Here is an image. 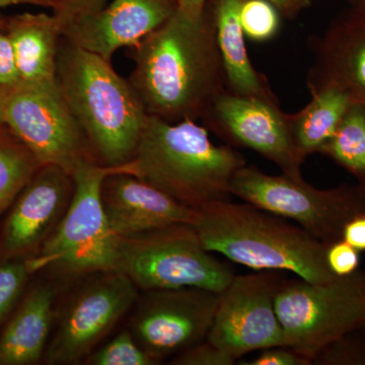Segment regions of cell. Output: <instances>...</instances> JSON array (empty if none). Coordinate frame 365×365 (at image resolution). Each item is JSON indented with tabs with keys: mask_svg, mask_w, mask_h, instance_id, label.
<instances>
[{
	"mask_svg": "<svg viewBox=\"0 0 365 365\" xmlns=\"http://www.w3.org/2000/svg\"><path fill=\"white\" fill-rule=\"evenodd\" d=\"M267 1L278 7L283 13L294 14L307 4V0H267Z\"/></svg>",
	"mask_w": 365,
	"mask_h": 365,
	"instance_id": "obj_34",
	"label": "cell"
},
{
	"mask_svg": "<svg viewBox=\"0 0 365 365\" xmlns=\"http://www.w3.org/2000/svg\"><path fill=\"white\" fill-rule=\"evenodd\" d=\"M59 21L62 31L67 26L93 16L107 6L109 0H37ZM63 34V33H62Z\"/></svg>",
	"mask_w": 365,
	"mask_h": 365,
	"instance_id": "obj_27",
	"label": "cell"
},
{
	"mask_svg": "<svg viewBox=\"0 0 365 365\" xmlns=\"http://www.w3.org/2000/svg\"><path fill=\"white\" fill-rule=\"evenodd\" d=\"M138 288L120 271L91 274L67 299L54 322L44 360L49 365L78 364L131 311Z\"/></svg>",
	"mask_w": 365,
	"mask_h": 365,
	"instance_id": "obj_9",
	"label": "cell"
},
{
	"mask_svg": "<svg viewBox=\"0 0 365 365\" xmlns=\"http://www.w3.org/2000/svg\"><path fill=\"white\" fill-rule=\"evenodd\" d=\"M275 307L287 347L313 362L329 345L365 327V273L318 284L283 280Z\"/></svg>",
	"mask_w": 365,
	"mask_h": 365,
	"instance_id": "obj_7",
	"label": "cell"
},
{
	"mask_svg": "<svg viewBox=\"0 0 365 365\" xmlns=\"http://www.w3.org/2000/svg\"><path fill=\"white\" fill-rule=\"evenodd\" d=\"M134 50L128 81L146 113L170 123L205 117L225 78L212 18L179 11Z\"/></svg>",
	"mask_w": 365,
	"mask_h": 365,
	"instance_id": "obj_1",
	"label": "cell"
},
{
	"mask_svg": "<svg viewBox=\"0 0 365 365\" xmlns=\"http://www.w3.org/2000/svg\"><path fill=\"white\" fill-rule=\"evenodd\" d=\"M283 279L278 271L237 276L220 294L209 342L235 359L271 347H287L275 300Z\"/></svg>",
	"mask_w": 365,
	"mask_h": 365,
	"instance_id": "obj_12",
	"label": "cell"
},
{
	"mask_svg": "<svg viewBox=\"0 0 365 365\" xmlns=\"http://www.w3.org/2000/svg\"><path fill=\"white\" fill-rule=\"evenodd\" d=\"M19 6H33L40 7L37 0H0V14H1L2 9H6L7 7Z\"/></svg>",
	"mask_w": 365,
	"mask_h": 365,
	"instance_id": "obj_35",
	"label": "cell"
},
{
	"mask_svg": "<svg viewBox=\"0 0 365 365\" xmlns=\"http://www.w3.org/2000/svg\"><path fill=\"white\" fill-rule=\"evenodd\" d=\"M220 300V292L198 287L143 292L128 330L158 364L207 339Z\"/></svg>",
	"mask_w": 365,
	"mask_h": 365,
	"instance_id": "obj_11",
	"label": "cell"
},
{
	"mask_svg": "<svg viewBox=\"0 0 365 365\" xmlns=\"http://www.w3.org/2000/svg\"><path fill=\"white\" fill-rule=\"evenodd\" d=\"M246 165L239 153L215 145L195 120L170 123L148 115L135 155L117 168L190 209L230 200V184Z\"/></svg>",
	"mask_w": 365,
	"mask_h": 365,
	"instance_id": "obj_2",
	"label": "cell"
},
{
	"mask_svg": "<svg viewBox=\"0 0 365 365\" xmlns=\"http://www.w3.org/2000/svg\"><path fill=\"white\" fill-rule=\"evenodd\" d=\"M90 365H155V361L136 340L130 331H122L102 347L96 348L86 357Z\"/></svg>",
	"mask_w": 365,
	"mask_h": 365,
	"instance_id": "obj_24",
	"label": "cell"
},
{
	"mask_svg": "<svg viewBox=\"0 0 365 365\" xmlns=\"http://www.w3.org/2000/svg\"><path fill=\"white\" fill-rule=\"evenodd\" d=\"M118 271L141 292L198 287L222 294L235 276L189 223L118 237Z\"/></svg>",
	"mask_w": 365,
	"mask_h": 365,
	"instance_id": "obj_6",
	"label": "cell"
},
{
	"mask_svg": "<svg viewBox=\"0 0 365 365\" xmlns=\"http://www.w3.org/2000/svg\"><path fill=\"white\" fill-rule=\"evenodd\" d=\"M41 163L6 125L0 126V215L36 174Z\"/></svg>",
	"mask_w": 365,
	"mask_h": 365,
	"instance_id": "obj_22",
	"label": "cell"
},
{
	"mask_svg": "<svg viewBox=\"0 0 365 365\" xmlns=\"http://www.w3.org/2000/svg\"><path fill=\"white\" fill-rule=\"evenodd\" d=\"M312 360L289 347H271L262 350L256 359L245 365H309Z\"/></svg>",
	"mask_w": 365,
	"mask_h": 365,
	"instance_id": "obj_30",
	"label": "cell"
},
{
	"mask_svg": "<svg viewBox=\"0 0 365 365\" xmlns=\"http://www.w3.org/2000/svg\"><path fill=\"white\" fill-rule=\"evenodd\" d=\"M242 1L215 0L212 20L225 79L232 90L230 93L235 95L271 98L247 54L240 16Z\"/></svg>",
	"mask_w": 365,
	"mask_h": 365,
	"instance_id": "obj_20",
	"label": "cell"
},
{
	"mask_svg": "<svg viewBox=\"0 0 365 365\" xmlns=\"http://www.w3.org/2000/svg\"><path fill=\"white\" fill-rule=\"evenodd\" d=\"M56 290L49 281L26 287L0 330V365H33L44 360L54 327Z\"/></svg>",
	"mask_w": 365,
	"mask_h": 365,
	"instance_id": "obj_18",
	"label": "cell"
},
{
	"mask_svg": "<svg viewBox=\"0 0 365 365\" xmlns=\"http://www.w3.org/2000/svg\"><path fill=\"white\" fill-rule=\"evenodd\" d=\"M322 153L351 172L365 186V106L352 103Z\"/></svg>",
	"mask_w": 365,
	"mask_h": 365,
	"instance_id": "obj_23",
	"label": "cell"
},
{
	"mask_svg": "<svg viewBox=\"0 0 365 365\" xmlns=\"http://www.w3.org/2000/svg\"><path fill=\"white\" fill-rule=\"evenodd\" d=\"M230 194L297 223L327 245L342 237L353 216L365 212L359 197L349 190H319L304 179L271 176L247 165L235 175Z\"/></svg>",
	"mask_w": 365,
	"mask_h": 365,
	"instance_id": "obj_8",
	"label": "cell"
},
{
	"mask_svg": "<svg viewBox=\"0 0 365 365\" xmlns=\"http://www.w3.org/2000/svg\"><path fill=\"white\" fill-rule=\"evenodd\" d=\"M57 83L98 163L118 168L135 155L148 114L112 63L62 36Z\"/></svg>",
	"mask_w": 365,
	"mask_h": 365,
	"instance_id": "obj_3",
	"label": "cell"
},
{
	"mask_svg": "<svg viewBox=\"0 0 365 365\" xmlns=\"http://www.w3.org/2000/svg\"><path fill=\"white\" fill-rule=\"evenodd\" d=\"M31 277L26 259L0 260V330L20 304Z\"/></svg>",
	"mask_w": 365,
	"mask_h": 365,
	"instance_id": "obj_25",
	"label": "cell"
},
{
	"mask_svg": "<svg viewBox=\"0 0 365 365\" xmlns=\"http://www.w3.org/2000/svg\"><path fill=\"white\" fill-rule=\"evenodd\" d=\"M117 168L85 163L73 173L74 193L66 215L39 251L26 259L33 275L40 272L83 276L118 271V237L106 217L101 189Z\"/></svg>",
	"mask_w": 365,
	"mask_h": 365,
	"instance_id": "obj_5",
	"label": "cell"
},
{
	"mask_svg": "<svg viewBox=\"0 0 365 365\" xmlns=\"http://www.w3.org/2000/svg\"><path fill=\"white\" fill-rule=\"evenodd\" d=\"M20 86L13 47L4 31L0 30V86L13 91Z\"/></svg>",
	"mask_w": 365,
	"mask_h": 365,
	"instance_id": "obj_31",
	"label": "cell"
},
{
	"mask_svg": "<svg viewBox=\"0 0 365 365\" xmlns=\"http://www.w3.org/2000/svg\"><path fill=\"white\" fill-rule=\"evenodd\" d=\"M74 193L71 174L41 165L0 225V260L34 256L66 215Z\"/></svg>",
	"mask_w": 365,
	"mask_h": 365,
	"instance_id": "obj_14",
	"label": "cell"
},
{
	"mask_svg": "<svg viewBox=\"0 0 365 365\" xmlns=\"http://www.w3.org/2000/svg\"><path fill=\"white\" fill-rule=\"evenodd\" d=\"M326 261L331 272L338 277L350 275L355 272L359 264L357 250L350 246L344 240L328 245Z\"/></svg>",
	"mask_w": 365,
	"mask_h": 365,
	"instance_id": "obj_29",
	"label": "cell"
},
{
	"mask_svg": "<svg viewBox=\"0 0 365 365\" xmlns=\"http://www.w3.org/2000/svg\"><path fill=\"white\" fill-rule=\"evenodd\" d=\"M205 117L220 135L237 145L253 150L280 168L283 175L302 179L300 155L288 116L272 98L248 97L223 91Z\"/></svg>",
	"mask_w": 365,
	"mask_h": 365,
	"instance_id": "obj_13",
	"label": "cell"
},
{
	"mask_svg": "<svg viewBox=\"0 0 365 365\" xmlns=\"http://www.w3.org/2000/svg\"><path fill=\"white\" fill-rule=\"evenodd\" d=\"M311 91V103L299 114L288 116L295 146L304 158L322 153L353 103L347 93L335 86Z\"/></svg>",
	"mask_w": 365,
	"mask_h": 365,
	"instance_id": "obj_21",
	"label": "cell"
},
{
	"mask_svg": "<svg viewBox=\"0 0 365 365\" xmlns=\"http://www.w3.org/2000/svg\"><path fill=\"white\" fill-rule=\"evenodd\" d=\"M4 124L41 165H57L72 176L81 163H98L58 83L9 91Z\"/></svg>",
	"mask_w": 365,
	"mask_h": 365,
	"instance_id": "obj_10",
	"label": "cell"
},
{
	"mask_svg": "<svg viewBox=\"0 0 365 365\" xmlns=\"http://www.w3.org/2000/svg\"><path fill=\"white\" fill-rule=\"evenodd\" d=\"M177 9L176 0H109L102 11L64 29L62 36L111 62L118 50L136 47Z\"/></svg>",
	"mask_w": 365,
	"mask_h": 365,
	"instance_id": "obj_15",
	"label": "cell"
},
{
	"mask_svg": "<svg viewBox=\"0 0 365 365\" xmlns=\"http://www.w3.org/2000/svg\"><path fill=\"white\" fill-rule=\"evenodd\" d=\"M237 359L222 349L216 347L207 339L199 344L192 346L176 356L170 359V364L174 365H232Z\"/></svg>",
	"mask_w": 365,
	"mask_h": 365,
	"instance_id": "obj_28",
	"label": "cell"
},
{
	"mask_svg": "<svg viewBox=\"0 0 365 365\" xmlns=\"http://www.w3.org/2000/svg\"><path fill=\"white\" fill-rule=\"evenodd\" d=\"M240 16L245 35L255 41L270 39L279 26L278 14L267 0H244Z\"/></svg>",
	"mask_w": 365,
	"mask_h": 365,
	"instance_id": "obj_26",
	"label": "cell"
},
{
	"mask_svg": "<svg viewBox=\"0 0 365 365\" xmlns=\"http://www.w3.org/2000/svg\"><path fill=\"white\" fill-rule=\"evenodd\" d=\"M342 239L357 251H364L365 212L353 216L351 220L346 222L343 228Z\"/></svg>",
	"mask_w": 365,
	"mask_h": 365,
	"instance_id": "obj_32",
	"label": "cell"
},
{
	"mask_svg": "<svg viewBox=\"0 0 365 365\" xmlns=\"http://www.w3.org/2000/svg\"><path fill=\"white\" fill-rule=\"evenodd\" d=\"M178 11L191 21H200L205 13L207 0H176Z\"/></svg>",
	"mask_w": 365,
	"mask_h": 365,
	"instance_id": "obj_33",
	"label": "cell"
},
{
	"mask_svg": "<svg viewBox=\"0 0 365 365\" xmlns=\"http://www.w3.org/2000/svg\"><path fill=\"white\" fill-rule=\"evenodd\" d=\"M9 90L6 88H2L0 86V126L4 124V107H6V103L7 100V97H9Z\"/></svg>",
	"mask_w": 365,
	"mask_h": 365,
	"instance_id": "obj_36",
	"label": "cell"
},
{
	"mask_svg": "<svg viewBox=\"0 0 365 365\" xmlns=\"http://www.w3.org/2000/svg\"><path fill=\"white\" fill-rule=\"evenodd\" d=\"M101 201L117 237H132L175 223L193 222L195 210L125 173H113L102 184Z\"/></svg>",
	"mask_w": 365,
	"mask_h": 365,
	"instance_id": "obj_16",
	"label": "cell"
},
{
	"mask_svg": "<svg viewBox=\"0 0 365 365\" xmlns=\"http://www.w3.org/2000/svg\"><path fill=\"white\" fill-rule=\"evenodd\" d=\"M191 225L207 251L253 270L294 273L317 284L337 277L327 264L328 245L252 204L230 199L206 204L196 209Z\"/></svg>",
	"mask_w": 365,
	"mask_h": 365,
	"instance_id": "obj_4",
	"label": "cell"
},
{
	"mask_svg": "<svg viewBox=\"0 0 365 365\" xmlns=\"http://www.w3.org/2000/svg\"><path fill=\"white\" fill-rule=\"evenodd\" d=\"M0 30L13 47L21 86L57 83V54L63 31L52 14H0Z\"/></svg>",
	"mask_w": 365,
	"mask_h": 365,
	"instance_id": "obj_19",
	"label": "cell"
},
{
	"mask_svg": "<svg viewBox=\"0 0 365 365\" xmlns=\"http://www.w3.org/2000/svg\"><path fill=\"white\" fill-rule=\"evenodd\" d=\"M335 86L365 106V9L335 24L319 42L311 90Z\"/></svg>",
	"mask_w": 365,
	"mask_h": 365,
	"instance_id": "obj_17",
	"label": "cell"
}]
</instances>
